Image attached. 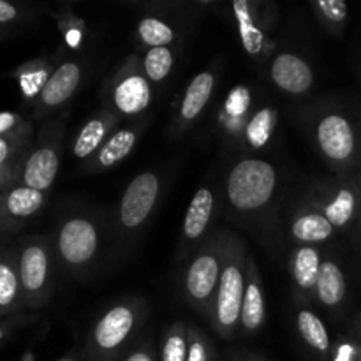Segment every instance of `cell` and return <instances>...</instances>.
<instances>
[{
  "instance_id": "30",
  "label": "cell",
  "mask_w": 361,
  "mask_h": 361,
  "mask_svg": "<svg viewBox=\"0 0 361 361\" xmlns=\"http://www.w3.org/2000/svg\"><path fill=\"white\" fill-rule=\"evenodd\" d=\"M18 81L21 85V90H23L25 95H34V94H41L42 87L48 81V73H46L44 66H39L37 62L35 63H27V66L20 67L18 69Z\"/></svg>"
},
{
  "instance_id": "12",
  "label": "cell",
  "mask_w": 361,
  "mask_h": 361,
  "mask_svg": "<svg viewBox=\"0 0 361 361\" xmlns=\"http://www.w3.org/2000/svg\"><path fill=\"white\" fill-rule=\"evenodd\" d=\"M271 80L281 90L300 95L310 90L314 73L309 63L293 53H281L271 63Z\"/></svg>"
},
{
  "instance_id": "2",
  "label": "cell",
  "mask_w": 361,
  "mask_h": 361,
  "mask_svg": "<svg viewBox=\"0 0 361 361\" xmlns=\"http://www.w3.org/2000/svg\"><path fill=\"white\" fill-rule=\"evenodd\" d=\"M243 247L236 238L229 240L224 270L214 302V323L222 337H231L242 316L245 291V264Z\"/></svg>"
},
{
  "instance_id": "28",
  "label": "cell",
  "mask_w": 361,
  "mask_h": 361,
  "mask_svg": "<svg viewBox=\"0 0 361 361\" xmlns=\"http://www.w3.org/2000/svg\"><path fill=\"white\" fill-rule=\"evenodd\" d=\"M173 67V53L168 46L164 48H150L145 55V74L150 81H162L168 78Z\"/></svg>"
},
{
  "instance_id": "3",
  "label": "cell",
  "mask_w": 361,
  "mask_h": 361,
  "mask_svg": "<svg viewBox=\"0 0 361 361\" xmlns=\"http://www.w3.org/2000/svg\"><path fill=\"white\" fill-rule=\"evenodd\" d=\"M53 257L48 240L28 236L18 249L21 295L28 309L44 305L53 289Z\"/></svg>"
},
{
  "instance_id": "36",
  "label": "cell",
  "mask_w": 361,
  "mask_h": 361,
  "mask_svg": "<svg viewBox=\"0 0 361 361\" xmlns=\"http://www.w3.org/2000/svg\"><path fill=\"white\" fill-rule=\"evenodd\" d=\"M126 361H155V358L152 356L150 351H147V349H137V351L130 353L126 358Z\"/></svg>"
},
{
  "instance_id": "39",
  "label": "cell",
  "mask_w": 361,
  "mask_h": 361,
  "mask_svg": "<svg viewBox=\"0 0 361 361\" xmlns=\"http://www.w3.org/2000/svg\"><path fill=\"white\" fill-rule=\"evenodd\" d=\"M250 361H264V360H261V358H250Z\"/></svg>"
},
{
  "instance_id": "21",
  "label": "cell",
  "mask_w": 361,
  "mask_h": 361,
  "mask_svg": "<svg viewBox=\"0 0 361 361\" xmlns=\"http://www.w3.org/2000/svg\"><path fill=\"white\" fill-rule=\"evenodd\" d=\"M136 140H137L136 130L122 129L118 130V133H115L104 145H102L101 150L97 152L94 161V168L106 169L118 164L120 161H123V159L133 152L134 145H136Z\"/></svg>"
},
{
  "instance_id": "16",
  "label": "cell",
  "mask_w": 361,
  "mask_h": 361,
  "mask_svg": "<svg viewBox=\"0 0 361 361\" xmlns=\"http://www.w3.org/2000/svg\"><path fill=\"white\" fill-rule=\"evenodd\" d=\"M214 214V192L208 187L197 190L190 200L187 208L185 221H183V236L189 242H196L207 231L208 222Z\"/></svg>"
},
{
  "instance_id": "4",
  "label": "cell",
  "mask_w": 361,
  "mask_h": 361,
  "mask_svg": "<svg viewBox=\"0 0 361 361\" xmlns=\"http://www.w3.org/2000/svg\"><path fill=\"white\" fill-rule=\"evenodd\" d=\"M229 240L219 236L208 242L189 264L185 274V293L190 302L200 309L214 310L215 293L221 282L222 270L228 256Z\"/></svg>"
},
{
  "instance_id": "7",
  "label": "cell",
  "mask_w": 361,
  "mask_h": 361,
  "mask_svg": "<svg viewBox=\"0 0 361 361\" xmlns=\"http://www.w3.org/2000/svg\"><path fill=\"white\" fill-rule=\"evenodd\" d=\"M159 176L152 171L140 173L120 201V224L123 229H137L145 224L159 197Z\"/></svg>"
},
{
  "instance_id": "10",
  "label": "cell",
  "mask_w": 361,
  "mask_h": 361,
  "mask_svg": "<svg viewBox=\"0 0 361 361\" xmlns=\"http://www.w3.org/2000/svg\"><path fill=\"white\" fill-rule=\"evenodd\" d=\"M317 145L331 161H348L355 152V133L344 116L326 115L317 123Z\"/></svg>"
},
{
  "instance_id": "9",
  "label": "cell",
  "mask_w": 361,
  "mask_h": 361,
  "mask_svg": "<svg viewBox=\"0 0 361 361\" xmlns=\"http://www.w3.org/2000/svg\"><path fill=\"white\" fill-rule=\"evenodd\" d=\"M44 192L16 185L0 194V235L16 231L44 204Z\"/></svg>"
},
{
  "instance_id": "29",
  "label": "cell",
  "mask_w": 361,
  "mask_h": 361,
  "mask_svg": "<svg viewBox=\"0 0 361 361\" xmlns=\"http://www.w3.org/2000/svg\"><path fill=\"white\" fill-rule=\"evenodd\" d=\"M274 120L275 115L271 109H261V111L254 116L252 122L247 127V137H249V143L252 145V147L261 148L263 145L268 143L271 129H274Z\"/></svg>"
},
{
  "instance_id": "13",
  "label": "cell",
  "mask_w": 361,
  "mask_h": 361,
  "mask_svg": "<svg viewBox=\"0 0 361 361\" xmlns=\"http://www.w3.org/2000/svg\"><path fill=\"white\" fill-rule=\"evenodd\" d=\"M264 321V296L261 289L259 275H257L254 259H247L245 263V291H243L242 316L240 324L247 334L259 330Z\"/></svg>"
},
{
  "instance_id": "18",
  "label": "cell",
  "mask_w": 361,
  "mask_h": 361,
  "mask_svg": "<svg viewBox=\"0 0 361 361\" xmlns=\"http://www.w3.org/2000/svg\"><path fill=\"white\" fill-rule=\"evenodd\" d=\"M317 298L323 305L337 307L345 296V279L341 267L334 261L321 263L316 282Z\"/></svg>"
},
{
  "instance_id": "1",
  "label": "cell",
  "mask_w": 361,
  "mask_h": 361,
  "mask_svg": "<svg viewBox=\"0 0 361 361\" xmlns=\"http://www.w3.org/2000/svg\"><path fill=\"white\" fill-rule=\"evenodd\" d=\"M277 189V171L261 159H243L233 166L226 183L231 207L238 212H257L270 203Z\"/></svg>"
},
{
  "instance_id": "25",
  "label": "cell",
  "mask_w": 361,
  "mask_h": 361,
  "mask_svg": "<svg viewBox=\"0 0 361 361\" xmlns=\"http://www.w3.org/2000/svg\"><path fill=\"white\" fill-rule=\"evenodd\" d=\"M137 34L141 42H145L150 48H164L175 41V32L164 21L157 18H145L137 25Z\"/></svg>"
},
{
  "instance_id": "19",
  "label": "cell",
  "mask_w": 361,
  "mask_h": 361,
  "mask_svg": "<svg viewBox=\"0 0 361 361\" xmlns=\"http://www.w3.org/2000/svg\"><path fill=\"white\" fill-rule=\"evenodd\" d=\"M319 268H321L319 252H317V249H314L312 245L300 247V249H296V252L293 254V263H291L293 279H295L296 286H298L302 291L310 293L312 289H316Z\"/></svg>"
},
{
  "instance_id": "34",
  "label": "cell",
  "mask_w": 361,
  "mask_h": 361,
  "mask_svg": "<svg viewBox=\"0 0 361 361\" xmlns=\"http://www.w3.org/2000/svg\"><path fill=\"white\" fill-rule=\"evenodd\" d=\"M21 129H25L23 122L16 113L0 111V137L9 136V134L18 133Z\"/></svg>"
},
{
  "instance_id": "38",
  "label": "cell",
  "mask_w": 361,
  "mask_h": 361,
  "mask_svg": "<svg viewBox=\"0 0 361 361\" xmlns=\"http://www.w3.org/2000/svg\"><path fill=\"white\" fill-rule=\"evenodd\" d=\"M59 361H74L73 358H63V360H59Z\"/></svg>"
},
{
  "instance_id": "8",
  "label": "cell",
  "mask_w": 361,
  "mask_h": 361,
  "mask_svg": "<svg viewBox=\"0 0 361 361\" xmlns=\"http://www.w3.org/2000/svg\"><path fill=\"white\" fill-rule=\"evenodd\" d=\"M59 148L51 137H42L41 143L28 154L21 164L20 182L28 189L46 192L59 175Z\"/></svg>"
},
{
  "instance_id": "35",
  "label": "cell",
  "mask_w": 361,
  "mask_h": 361,
  "mask_svg": "<svg viewBox=\"0 0 361 361\" xmlns=\"http://www.w3.org/2000/svg\"><path fill=\"white\" fill-rule=\"evenodd\" d=\"M18 18H20V9L6 0H0V25L13 23Z\"/></svg>"
},
{
  "instance_id": "33",
  "label": "cell",
  "mask_w": 361,
  "mask_h": 361,
  "mask_svg": "<svg viewBox=\"0 0 361 361\" xmlns=\"http://www.w3.org/2000/svg\"><path fill=\"white\" fill-rule=\"evenodd\" d=\"M187 361H208V345L200 331H189Z\"/></svg>"
},
{
  "instance_id": "11",
  "label": "cell",
  "mask_w": 361,
  "mask_h": 361,
  "mask_svg": "<svg viewBox=\"0 0 361 361\" xmlns=\"http://www.w3.org/2000/svg\"><path fill=\"white\" fill-rule=\"evenodd\" d=\"M81 81V67L76 62H66L49 74L39 94V115L69 101Z\"/></svg>"
},
{
  "instance_id": "37",
  "label": "cell",
  "mask_w": 361,
  "mask_h": 361,
  "mask_svg": "<svg viewBox=\"0 0 361 361\" xmlns=\"http://www.w3.org/2000/svg\"><path fill=\"white\" fill-rule=\"evenodd\" d=\"M11 323H0V342L4 341V337H6L7 334V328H9Z\"/></svg>"
},
{
  "instance_id": "17",
  "label": "cell",
  "mask_w": 361,
  "mask_h": 361,
  "mask_svg": "<svg viewBox=\"0 0 361 361\" xmlns=\"http://www.w3.org/2000/svg\"><path fill=\"white\" fill-rule=\"evenodd\" d=\"M214 85L215 78L214 74L208 73V71L200 73L192 81H190V85L185 90V95H183L182 106H180V118H182V122L189 123L201 115L204 106L210 101L212 92H214Z\"/></svg>"
},
{
  "instance_id": "31",
  "label": "cell",
  "mask_w": 361,
  "mask_h": 361,
  "mask_svg": "<svg viewBox=\"0 0 361 361\" xmlns=\"http://www.w3.org/2000/svg\"><path fill=\"white\" fill-rule=\"evenodd\" d=\"M189 338L182 326H173L162 345V361H187Z\"/></svg>"
},
{
  "instance_id": "27",
  "label": "cell",
  "mask_w": 361,
  "mask_h": 361,
  "mask_svg": "<svg viewBox=\"0 0 361 361\" xmlns=\"http://www.w3.org/2000/svg\"><path fill=\"white\" fill-rule=\"evenodd\" d=\"M23 130L0 137V185L6 187L13 178V161L23 147Z\"/></svg>"
},
{
  "instance_id": "24",
  "label": "cell",
  "mask_w": 361,
  "mask_h": 361,
  "mask_svg": "<svg viewBox=\"0 0 361 361\" xmlns=\"http://www.w3.org/2000/svg\"><path fill=\"white\" fill-rule=\"evenodd\" d=\"M108 133V123L104 118H94L81 127L76 141H74L73 154L78 159H88L104 141Z\"/></svg>"
},
{
  "instance_id": "23",
  "label": "cell",
  "mask_w": 361,
  "mask_h": 361,
  "mask_svg": "<svg viewBox=\"0 0 361 361\" xmlns=\"http://www.w3.org/2000/svg\"><path fill=\"white\" fill-rule=\"evenodd\" d=\"M296 323H298V331L307 345H310L314 351L323 353V355L330 351V335H328L324 323L316 314L310 312V310H302L298 314Z\"/></svg>"
},
{
  "instance_id": "6",
  "label": "cell",
  "mask_w": 361,
  "mask_h": 361,
  "mask_svg": "<svg viewBox=\"0 0 361 361\" xmlns=\"http://www.w3.org/2000/svg\"><path fill=\"white\" fill-rule=\"evenodd\" d=\"M136 326V310L129 305H116L109 309L92 331V345L95 355L101 360L109 361Z\"/></svg>"
},
{
  "instance_id": "5",
  "label": "cell",
  "mask_w": 361,
  "mask_h": 361,
  "mask_svg": "<svg viewBox=\"0 0 361 361\" xmlns=\"http://www.w3.org/2000/svg\"><path fill=\"white\" fill-rule=\"evenodd\" d=\"M99 247V233L92 221L85 217H71L60 226L56 235V250L71 270L83 268L92 261Z\"/></svg>"
},
{
  "instance_id": "32",
  "label": "cell",
  "mask_w": 361,
  "mask_h": 361,
  "mask_svg": "<svg viewBox=\"0 0 361 361\" xmlns=\"http://www.w3.org/2000/svg\"><path fill=\"white\" fill-rule=\"evenodd\" d=\"M317 7L321 14L334 25L342 23L348 18V4L344 0H319Z\"/></svg>"
},
{
  "instance_id": "15",
  "label": "cell",
  "mask_w": 361,
  "mask_h": 361,
  "mask_svg": "<svg viewBox=\"0 0 361 361\" xmlns=\"http://www.w3.org/2000/svg\"><path fill=\"white\" fill-rule=\"evenodd\" d=\"M152 92L148 80L141 74H129L116 83L113 90L115 108L123 115H137L150 104Z\"/></svg>"
},
{
  "instance_id": "20",
  "label": "cell",
  "mask_w": 361,
  "mask_h": 361,
  "mask_svg": "<svg viewBox=\"0 0 361 361\" xmlns=\"http://www.w3.org/2000/svg\"><path fill=\"white\" fill-rule=\"evenodd\" d=\"M291 235L296 242L312 245L326 242L334 235V226L324 214H303L293 221Z\"/></svg>"
},
{
  "instance_id": "22",
  "label": "cell",
  "mask_w": 361,
  "mask_h": 361,
  "mask_svg": "<svg viewBox=\"0 0 361 361\" xmlns=\"http://www.w3.org/2000/svg\"><path fill=\"white\" fill-rule=\"evenodd\" d=\"M236 21H238V32L242 37L243 48L250 55H257L263 49V32L256 27L250 14V4L247 0H236L233 4Z\"/></svg>"
},
{
  "instance_id": "14",
  "label": "cell",
  "mask_w": 361,
  "mask_h": 361,
  "mask_svg": "<svg viewBox=\"0 0 361 361\" xmlns=\"http://www.w3.org/2000/svg\"><path fill=\"white\" fill-rule=\"evenodd\" d=\"M18 254L0 247V316L23 309Z\"/></svg>"
},
{
  "instance_id": "26",
  "label": "cell",
  "mask_w": 361,
  "mask_h": 361,
  "mask_svg": "<svg viewBox=\"0 0 361 361\" xmlns=\"http://www.w3.org/2000/svg\"><path fill=\"white\" fill-rule=\"evenodd\" d=\"M356 197L353 190L341 189L331 203L324 207V217L331 222L334 228H344L355 215Z\"/></svg>"
}]
</instances>
